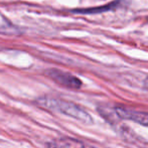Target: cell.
Here are the masks:
<instances>
[{
	"label": "cell",
	"instance_id": "6",
	"mask_svg": "<svg viewBox=\"0 0 148 148\" xmlns=\"http://www.w3.org/2000/svg\"><path fill=\"white\" fill-rule=\"evenodd\" d=\"M144 87H145V89L148 91V77L145 79V81H144Z\"/></svg>",
	"mask_w": 148,
	"mask_h": 148
},
{
	"label": "cell",
	"instance_id": "3",
	"mask_svg": "<svg viewBox=\"0 0 148 148\" xmlns=\"http://www.w3.org/2000/svg\"><path fill=\"white\" fill-rule=\"evenodd\" d=\"M115 113L122 119H126V120L148 127V112L137 111L128 107L118 106L115 108Z\"/></svg>",
	"mask_w": 148,
	"mask_h": 148
},
{
	"label": "cell",
	"instance_id": "7",
	"mask_svg": "<svg viewBox=\"0 0 148 148\" xmlns=\"http://www.w3.org/2000/svg\"><path fill=\"white\" fill-rule=\"evenodd\" d=\"M1 25H2V24H1ZM1 25H0V26H1Z\"/></svg>",
	"mask_w": 148,
	"mask_h": 148
},
{
	"label": "cell",
	"instance_id": "2",
	"mask_svg": "<svg viewBox=\"0 0 148 148\" xmlns=\"http://www.w3.org/2000/svg\"><path fill=\"white\" fill-rule=\"evenodd\" d=\"M47 75L56 83H58L62 87H66V88L77 90L82 87V82L80 79H78L76 76L70 74V73L57 70V69H51V70L47 71Z\"/></svg>",
	"mask_w": 148,
	"mask_h": 148
},
{
	"label": "cell",
	"instance_id": "1",
	"mask_svg": "<svg viewBox=\"0 0 148 148\" xmlns=\"http://www.w3.org/2000/svg\"><path fill=\"white\" fill-rule=\"evenodd\" d=\"M37 103L47 109L60 112V113L73 117L81 122L86 123V124L93 123L91 115L88 112L83 109L81 106L72 103V102L64 101V100L56 99V98L51 97H42L37 101Z\"/></svg>",
	"mask_w": 148,
	"mask_h": 148
},
{
	"label": "cell",
	"instance_id": "4",
	"mask_svg": "<svg viewBox=\"0 0 148 148\" xmlns=\"http://www.w3.org/2000/svg\"><path fill=\"white\" fill-rule=\"evenodd\" d=\"M49 148H93L81 140L71 137H60L49 142Z\"/></svg>",
	"mask_w": 148,
	"mask_h": 148
},
{
	"label": "cell",
	"instance_id": "5",
	"mask_svg": "<svg viewBox=\"0 0 148 148\" xmlns=\"http://www.w3.org/2000/svg\"><path fill=\"white\" fill-rule=\"evenodd\" d=\"M120 4V0H116L113 3L107 4L104 6H99V7H93V8H87V9H77L73 10L74 13H80V14H96V13H101V12H107L110 10H114L117 8Z\"/></svg>",
	"mask_w": 148,
	"mask_h": 148
}]
</instances>
